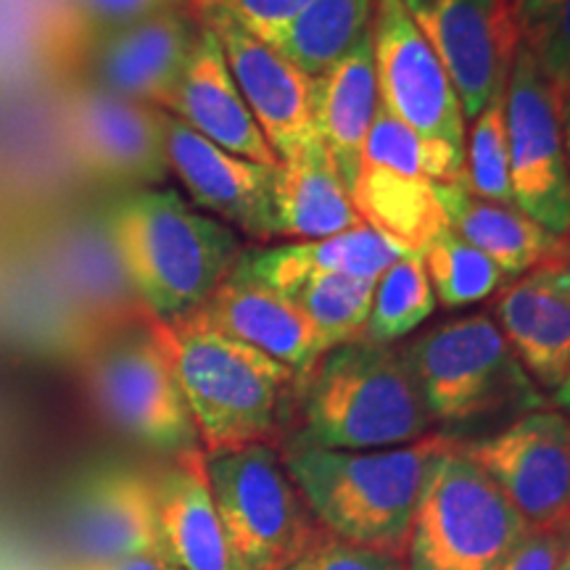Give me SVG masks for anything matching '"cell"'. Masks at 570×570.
Listing matches in <instances>:
<instances>
[{
	"label": "cell",
	"instance_id": "cell-1",
	"mask_svg": "<svg viewBox=\"0 0 570 570\" xmlns=\"http://www.w3.org/2000/svg\"><path fill=\"white\" fill-rule=\"evenodd\" d=\"M104 225L142 309L161 323L202 309L244 254L230 225L175 190H125L106 206Z\"/></svg>",
	"mask_w": 570,
	"mask_h": 570
},
{
	"label": "cell",
	"instance_id": "cell-2",
	"mask_svg": "<svg viewBox=\"0 0 570 570\" xmlns=\"http://www.w3.org/2000/svg\"><path fill=\"white\" fill-rule=\"evenodd\" d=\"M151 327L167 354L206 454L269 444L294 420L296 370L194 315Z\"/></svg>",
	"mask_w": 570,
	"mask_h": 570
},
{
	"label": "cell",
	"instance_id": "cell-3",
	"mask_svg": "<svg viewBox=\"0 0 570 570\" xmlns=\"http://www.w3.org/2000/svg\"><path fill=\"white\" fill-rule=\"evenodd\" d=\"M288 444L370 452L431 436L433 420L402 348L352 341L298 375Z\"/></svg>",
	"mask_w": 570,
	"mask_h": 570
},
{
	"label": "cell",
	"instance_id": "cell-4",
	"mask_svg": "<svg viewBox=\"0 0 570 570\" xmlns=\"http://www.w3.org/2000/svg\"><path fill=\"white\" fill-rule=\"evenodd\" d=\"M449 444L441 433L370 452L285 441L281 460L325 533L404 558L425 473Z\"/></svg>",
	"mask_w": 570,
	"mask_h": 570
},
{
	"label": "cell",
	"instance_id": "cell-5",
	"mask_svg": "<svg viewBox=\"0 0 570 570\" xmlns=\"http://www.w3.org/2000/svg\"><path fill=\"white\" fill-rule=\"evenodd\" d=\"M399 348L433 428L454 444L487 439L547 407L537 381L487 312L449 320Z\"/></svg>",
	"mask_w": 570,
	"mask_h": 570
},
{
	"label": "cell",
	"instance_id": "cell-6",
	"mask_svg": "<svg viewBox=\"0 0 570 570\" xmlns=\"http://www.w3.org/2000/svg\"><path fill=\"white\" fill-rule=\"evenodd\" d=\"M529 525L460 444L428 468L404 562L407 570H497Z\"/></svg>",
	"mask_w": 570,
	"mask_h": 570
},
{
	"label": "cell",
	"instance_id": "cell-7",
	"mask_svg": "<svg viewBox=\"0 0 570 570\" xmlns=\"http://www.w3.org/2000/svg\"><path fill=\"white\" fill-rule=\"evenodd\" d=\"M204 465L230 550L244 570H285L323 533L273 444L204 452Z\"/></svg>",
	"mask_w": 570,
	"mask_h": 570
},
{
	"label": "cell",
	"instance_id": "cell-8",
	"mask_svg": "<svg viewBox=\"0 0 570 570\" xmlns=\"http://www.w3.org/2000/svg\"><path fill=\"white\" fill-rule=\"evenodd\" d=\"M85 383L106 423L135 444L173 458L202 446L148 315L106 331L88 356Z\"/></svg>",
	"mask_w": 570,
	"mask_h": 570
},
{
	"label": "cell",
	"instance_id": "cell-9",
	"mask_svg": "<svg viewBox=\"0 0 570 570\" xmlns=\"http://www.w3.org/2000/svg\"><path fill=\"white\" fill-rule=\"evenodd\" d=\"M510 185L520 212L558 238L570 235V180L560 96L529 46H520L504 88Z\"/></svg>",
	"mask_w": 570,
	"mask_h": 570
},
{
	"label": "cell",
	"instance_id": "cell-10",
	"mask_svg": "<svg viewBox=\"0 0 570 570\" xmlns=\"http://www.w3.org/2000/svg\"><path fill=\"white\" fill-rule=\"evenodd\" d=\"M63 140L90 180L117 188H151L167 180L161 111L96 82L75 85L61 101Z\"/></svg>",
	"mask_w": 570,
	"mask_h": 570
},
{
	"label": "cell",
	"instance_id": "cell-11",
	"mask_svg": "<svg viewBox=\"0 0 570 570\" xmlns=\"http://www.w3.org/2000/svg\"><path fill=\"white\" fill-rule=\"evenodd\" d=\"M404 6L444 63L462 114L473 122L504 96L523 46L512 0H404Z\"/></svg>",
	"mask_w": 570,
	"mask_h": 570
},
{
	"label": "cell",
	"instance_id": "cell-12",
	"mask_svg": "<svg viewBox=\"0 0 570 570\" xmlns=\"http://www.w3.org/2000/svg\"><path fill=\"white\" fill-rule=\"evenodd\" d=\"M504 491L529 529L562 531L570 523V417L537 410L487 439L460 444Z\"/></svg>",
	"mask_w": 570,
	"mask_h": 570
},
{
	"label": "cell",
	"instance_id": "cell-13",
	"mask_svg": "<svg viewBox=\"0 0 570 570\" xmlns=\"http://www.w3.org/2000/svg\"><path fill=\"white\" fill-rule=\"evenodd\" d=\"M188 11L198 24L217 35L233 80L277 159H294L320 146L315 80L217 6L194 3Z\"/></svg>",
	"mask_w": 570,
	"mask_h": 570
},
{
	"label": "cell",
	"instance_id": "cell-14",
	"mask_svg": "<svg viewBox=\"0 0 570 570\" xmlns=\"http://www.w3.org/2000/svg\"><path fill=\"white\" fill-rule=\"evenodd\" d=\"M370 35L381 104L412 130L465 151L468 130L458 90L404 0H375Z\"/></svg>",
	"mask_w": 570,
	"mask_h": 570
},
{
	"label": "cell",
	"instance_id": "cell-15",
	"mask_svg": "<svg viewBox=\"0 0 570 570\" xmlns=\"http://www.w3.org/2000/svg\"><path fill=\"white\" fill-rule=\"evenodd\" d=\"M161 130L169 173L177 175L196 206L254 240H273L275 167L214 146L167 111H161Z\"/></svg>",
	"mask_w": 570,
	"mask_h": 570
},
{
	"label": "cell",
	"instance_id": "cell-16",
	"mask_svg": "<svg viewBox=\"0 0 570 570\" xmlns=\"http://www.w3.org/2000/svg\"><path fill=\"white\" fill-rule=\"evenodd\" d=\"M494 320L537 386L558 391L570 370V235L499 291Z\"/></svg>",
	"mask_w": 570,
	"mask_h": 570
},
{
	"label": "cell",
	"instance_id": "cell-17",
	"mask_svg": "<svg viewBox=\"0 0 570 570\" xmlns=\"http://www.w3.org/2000/svg\"><path fill=\"white\" fill-rule=\"evenodd\" d=\"M69 547L77 566L159 554L154 479L130 465L90 470L71 502Z\"/></svg>",
	"mask_w": 570,
	"mask_h": 570
},
{
	"label": "cell",
	"instance_id": "cell-18",
	"mask_svg": "<svg viewBox=\"0 0 570 570\" xmlns=\"http://www.w3.org/2000/svg\"><path fill=\"white\" fill-rule=\"evenodd\" d=\"M198 40V21L188 9L154 13L106 32L92 42V80L130 101L164 109L180 82Z\"/></svg>",
	"mask_w": 570,
	"mask_h": 570
},
{
	"label": "cell",
	"instance_id": "cell-19",
	"mask_svg": "<svg viewBox=\"0 0 570 570\" xmlns=\"http://www.w3.org/2000/svg\"><path fill=\"white\" fill-rule=\"evenodd\" d=\"M161 111L173 114L190 130L235 156L262 167L281 164L233 80L217 35L204 24H198V40L188 67Z\"/></svg>",
	"mask_w": 570,
	"mask_h": 570
},
{
	"label": "cell",
	"instance_id": "cell-20",
	"mask_svg": "<svg viewBox=\"0 0 570 570\" xmlns=\"http://www.w3.org/2000/svg\"><path fill=\"white\" fill-rule=\"evenodd\" d=\"M156 483L159 554L175 570H244L206 479L204 449L177 454Z\"/></svg>",
	"mask_w": 570,
	"mask_h": 570
},
{
	"label": "cell",
	"instance_id": "cell-21",
	"mask_svg": "<svg viewBox=\"0 0 570 570\" xmlns=\"http://www.w3.org/2000/svg\"><path fill=\"white\" fill-rule=\"evenodd\" d=\"M198 315L225 336L259 348L298 375L320 360L315 331L294 298L248 275L240 265L217 285Z\"/></svg>",
	"mask_w": 570,
	"mask_h": 570
},
{
	"label": "cell",
	"instance_id": "cell-22",
	"mask_svg": "<svg viewBox=\"0 0 570 570\" xmlns=\"http://www.w3.org/2000/svg\"><path fill=\"white\" fill-rule=\"evenodd\" d=\"M315 80V125L327 156L348 190L362 169V148L381 104L375 77L373 35L362 32L346 53Z\"/></svg>",
	"mask_w": 570,
	"mask_h": 570
},
{
	"label": "cell",
	"instance_id": "cell-23",
	"mask_svg": "<svg viewBox=\"0 0 570 570\" xmlns=\"http://www.w3.org/2000/svg\"><path fill=\"white\" fill-rule=\"evenodd\" d=\"M365 225L325 146L285 159L273 175V238L317 240Z\"/></svg>",
	"mask_w": 570,
	"mask_h": 570
},
{
	"label": "cell",
	"instance_id": "cell-24",
	"mask_svg": "<svg viewBox=\"0 0 570 570\" xmlns=\"http://www.w3.org/2000/svg\"><path fill=\"white\" fill-rule=\"evenodd\" d=\"M404 252L391 240L375 233L373 227L360 225L331 238L291 240L273 248H252L240 254L238 265L262 283L273 285L281 294H288L306 277L315 275H352L377 281L386 269L402 259Z\"/></svg>",
	"mask_w": 570,
	"mask_h": 570
},
{
	"label": "cell",
	"instance_id": "cell-25",
	"mask_svg": "<svg viewBox=\"0 0 570 570\" xmlns=\"http://www.w3.org/2000/svg\"><path fill=\"white\" fill-rule=\"evenodd\" d=\"M436 194L444 209L449 227L465 238L470 246L487 254L494 265L502 269L504 281L512 283L525 275L547 256L558 252V235L533 223L525 212L515 204L487 202L470 194L465 180L436 185Z\"/></svg>",
	"mask_w": 570,
	"mask_h": 570
},
{
	"label": "cell",
	"instance_id": "cell-26",
	"mask_svg": "<svg viewBox=\"0 0 570 570\" xmlns=\"http://www.w3.org/2000/svg\"><path fill=\"white\" fill-rule=\"evenodd\" d=\"M348 194L362 223L404 254H423L449 227L436 185L420 177L362 164Z\"/></svg>",
	"mask_w": 570,
	"mask_h": 570
},
{
	"label": "cell",
	"instance_id": "cell-27",
	"mask_svg": "<svg viewBox=\"0 0 570 570\" xmlns=\"http://www.w3.org/2000/svg\"><path fill=\"white\" fill-rule=\"evenodd\" d=\"M63 281L69 291L90 309L106 331L127 325L146 315L127 281L122 262L101 219H85L67 233L61 248Z\"/></svg>",
	"mask_w": 570,
	"mask_h": 570
},
{
	"label": "cell",
	"instance_id": "cell-28",
	"mask_svg": "<svg viewBox=\"0 0 570 570\" xmlns=\"http://www.w3.org/2000/svg\"><path fill=\"white\" fill-rule=\"evenodd\" d=\"M375 0H309L273 48L304 75L317 77L370 30Z\"/></svg>",
	"mask_w": 570,
	"mask_h": 570
},
{
	"label": "cell",
	"instance_id": "cell-29",
	"mask_svg": "<svg viewBox=\"0 0 570 570\" xmlns=\"http://www.w3.org/2000/svg\"><path fill=\"white\" fill-rule=\"evenodd\" d=\"M362 164L404 177H420L433 185L460 183L465 177V151L446 140L428 138L377 104L375 119L362 148Z\"/></svg>",
	"mask_w": 570,
	"mask_h": 570
},
{
	"label": "cell",
	"instance_id": "cell-30",
	"mask_svg": "<svg viewBox=\"0 0 570 570\" xmlns=\"http://www.w3.org/2000/svg\"><path fill=\"white\" fill-rule=\"evenodd\" d=\"M373 294L375 281L338 273L306 277L288 291L315 331L320 356L365 336Z\"/></svg>",
	"mask_w": 570,
	"mask_h": 570
},
{
	"label": "cell",
	"instance_id": "cell-31",
	"mask_svg": "<svg viewBox=\"0 0 570 570\" xmlns=\"http://www.w3.org/2000/svg\"><path fill=\"white\" fill-rule=\"evenodd\" d=\"M436 309V294L423 267V256L404 254L375 281L365 341L394 346L417 331Z\"/></svg>",
	"mask_w": 570,
	"mask_h": 570
},
{
	"label": "cell",
	"instance_id": "cell-32",
	"mask_svg": "<svg viewBox=\"0 0 570 570\" xmlns=\"http://www.w3.org/2000/svg\"><path fill=\"white\" fill-rule=\"evenodd\" d=\"M420 256L436 302L446 309L487 302L508 285L502 269L487 254L460 238L452 227H446Z\"/></svg>",
	"mask_w": 570,
	"mask_h": 570
},
{
	"label": "cell",
	"instance_id": "cell-33",
	"mask_svg": "<svg viewBox=\"0 0 570 570\" xmlns=\"http://www.w3.org/2000/svg\"><path fill=\"white\" fill-rule=\"evenodd\" d=\"M470 194L487 202L515 204L510 185L508 127H504V96H499L470 125L465 135V177Z\"/></svg>",
	"mask_w": 570,
	"mask_h": 570
},
{
	"label": "cell",
	"instance_id": "cell-34",
	"mask_svg": "<svg viewBox=\"0 0 570 570\" xmlns=\"http://www.w3.org/2000/svg\"><path fill=\"white\" fill-rule=\"evenodd\" d=\"M285 570H407V562L399 554L348 544L323 531Z\"/></svg>",
	"mask_w": 570,
	"mask_h": 570
},
{
	"label": "cell",
	"instance_id": "cell-35",
	"mask_svg": "<svg viewBox=\"0 0 570 570\" xmlns=\"http://www.w3.org/2000/svg\"><path fill=\"white\" fill-rule=\"evenodd\" d=\"M206 3L230 13L240 27L273 46L285 27L306 9L309 0H188V6Z\"/></svg>",
	"mask_w": 570,
	"mask_h": 570
},
{
	"label": "cell",
	"instance_id": "cell-36",
	"mask_svg": "<svg viewBox=\"0 0 570 570\" xmlns=\"http://www.w3.org/2000/svg\"><path fill=\"white\" fill-rule=\"evenodd\" d=\"M75 6L96 42L101 35L135 24L154 13L188 9V0H75Z\"/></svg>",
	"mask_w": 570,
	"mask_h": 570
},
{
	"label": "cell",
	"instance_id": "cell-37",
	"mask_svg": "<svg viewBox=\"0 0 570 570\" xmlns=\"http://www.w3.org/2000/svg\"><path fill=\"white\" fill-rule=\"evenodd\" d=\"M531 51L552 88L558 92L570 90V0L560 6Z\"/></svg>",
	"mask_w": 570,
	"mask_h": 570
},
{
	"label": "cell",
	"instance_id": "cell-38",
	"mask_svg": "<svg viewBox=\"0 0 570 570\" xmlns=\"http://www.w3.org/2000/svg\"><path fill=\"white\" fill-rule=\"evenodd\" d=\"M566 533L529 529L497 570H558Z\"/></svg>",
	"mask_w": 570,
	"mask_h": 570
},
{
	"label": "cell",
	"instance_id": "cell-39",
	"mask_svg": "<svg viewBox=\"0 0 570 570\" xmlns=\"http://www.w3.org/2000/svg\"><path fill=\"white\" fill-rule=\"evenodd\" d=\"M562 3L566 0H512V9H515V19L525 46L531 48L539 40V35L544 32V27L550 24V19L558 13Z\"/></svg>",
	"mask_w": 570,
	"mask_h": 570
},
{
	"label": "cell",
	"instance_id": "cell-40",
	"mask_svg": "<svg viewBox=\"0 0 570 570\" xmlns=\"http://www.w3.org/2000/svg\"><path fill=\"white\" fill-rule=\"evenodd\" d=\"M75 570H169L161 554H140V558L90 562V566H75Z\"/></svg>",
	"mask_w": 570,
	"mask_h": 570
},
{
	"label": "cell",
	"instance_id": "cell-41",
	"mask_svg": "<svg viewBox=\"0 0 570 570\" xmlns=\"http://www.w3.org/2000/svg\"><path fill=\"white\" fill-rule=\"evenodd\" d=\"M560 96V119H562V140H566V161L570 180V90L558 92Z\"/></svg>",
	"mask_w": 570,
	"mask_h": 570
},
{
	"label": "cell",
	"instance_id": "cell-42",
	"mask_svg": "<svg viewBox=\"0 0 570 570\" xmlns=\"http://www.w3.org/2000/svg\"><path fill=\"white\" fill-rule=\"evenodd\" d=\"M554 399H558V404L562 410H566V415L570 417V370H568L566 381L560 383V389L554 391Z\"/></svg>",
	"mask_w": 570,
	"mask_h": 570
},
{
	"label": "cell",
	"instance_id": "cell-43",
	"mask_svg": "<svg viewBox=\"0 0 570 570\" xmlns=\"http://www.w3.org/2000/svg\"><path fill=\"white\" fill-rule=\"evenodd\" d=\"M562 533H566V531H562ZM558 570H570V537H568V533H566V547H562Z\"/></svg>",
	"mask_w": 570,
	"mask_h": 570
},
{
	"label": "cell",
	"instance_id": "cell-44",
	"mask_svg": "<svg viewBox=\"0 0 570 570\" xmlns=\"http://www.w3.org/2000/svg\"><path fill=\"white\" fill-rule=\"evenodd\" d=\"M562 531H566V533H568V537H570V523H568V525H566V529H562Z\"/></svg>",
	"mask_w": 570,
	"mask_h": 570
},
{
	"label": "cell",
	"instance_id": "cell-45",
	"mask_svg": "<svg viewBox=\"0 0 570 570\" xmlns=\"http://www.w3.org/2000/svg\"><path fill=\"white\" fill-rule=\"evenodd\" d=\"M169 570H175V568H169Z\"/></svg>",
	"mask_w": 570,
	"mask_h": 570
}]
</instances>
